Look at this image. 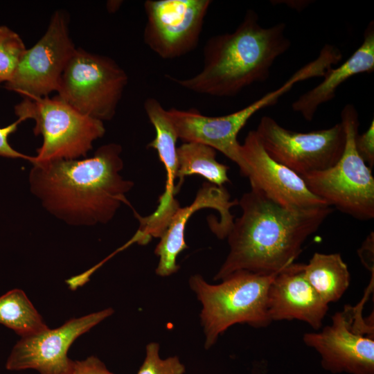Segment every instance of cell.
<instances>
[{"instance_id": "cell-21", "label": "cell", "mask_w": 374, "mask_h": 374, "mask_svg": "<svg viewBox=\"0 0 374 374\" xmlns=\"http://www.w3.org/2000/svg\"><path fill=\"white\" fill-rule=\"evenodd\" d=\"M0 323L21 337L48 328L25 292L19 289L11 290L0 296Z\"/></svg>"}, {"instance_id": "cell-15", "label": "cell", "mask_w": 374, "mask_h": 374, "mask_svg": "<svg viewBox=\"0 0 374 374\" xmlns=\"http://www.w3.org/2000/svg\"><path fill=\"white\" fill-rule=\"evenodd\" d=\"M236 205H238V200L231 201L226 188L207 181L203 183L193 202L176 211L160 237V241L154 249V253L159 258L156 274L166 277L179 269L177 259L179 254L188 247L184 239V232L186 224L193 213L202 208L216 210L220 214V220L208 217V225L218 238L224 239L226 238L234 221L230 209Z\"/></svg>"}, {"instance_id": "cell-3", "label": "cell", "mask_w": 374, "mask_h": 374, "mask_svg": "<svg viewBox=\"0 0 374 374\" xmlns=\"http://www.w3.org/2000/svg\"><path fill=\"white\" fill-rule=\"evenodd\" d=\"M257 13L248 10L232 33L211 37L203 50V66L186 79L171 80L199 94L233 97L244 88L268 79L276 60L290 47L286 25L263 27Z\"/></svg>"}, {"instance_id": "cell-13", "label": "cell", "mask_w": 374, "mask_h": 374, "mask_svg": "<svg viewBox=\"0 0 374 374\" xmlns=\"http://www.w3.org/2000/svg\"><path fill=\"white\" fill-rule=\"evenodd\" d=\"M285 92V88L280 86L248 106L221 116H207L195 109L170 108L168 114L178 139L184 143H199L211 147L233 161L240 170L242 162L238 141L240 131L253 115L276 103Z\"/></svg>"}, {"instance_id": "cell-7", "label": "cell", "mask_w": 374, "mask_h": 374, "mask_svg": "<svg viewBox=\"0 0 374 374\" xmlns=\"http://www.w3.org/2000/svg\"><path fill=\"white\" fill-rule=\"evenodd\" d=\"M127 81V73L114 60L76 48L56 96L80 113L103 122L114 116Z\"/></svg>"}, {"instance_id": "cell-18", "label": "cell", "mask_w": 374, "mask_h": 374, "mask_svg": "<svg viewBox=\"0 0 374 374\" xmlns=\"http://www.w3.org/2000/svg\"><path fill=\"white\" fill-rule=\"evenodd\" d=\"M144 109L153 125L156 135L148 145L157 150L160 161L166 171L164 192L159 196L158 206L152 213L154 217L161 221H169L179 208V203L175 195V181L177 179L178 136L175 127L160 102L154 98H148L144 102Z\"/></svg>"}, {"instance_id": "cell-26", "label": "cell", "mask_w": 374, "mask_h": 374, "mask_svg": "<svg viewBox=\"0 0 374 374\" xmlns=\"http://www.w3.org/2000/svg\"><path fill=\"white\" fill-rule=\"evenodd\" d=\"M70 374H114L109 371L105 364L95 356L83 360L72 361Z\"/></svg>"}, {"instance_id": "cell-2", "label": "cell", "mask_w": 374, "mask_h": 374, "mask_svg": "<svg viewBox=\"0 0 374 374\" xmlns=\"http://www.w3.org/2000/svg\"><path fill=\"white\" fill-rule=\"evenodd\" d=\"M238 205L242 214L226 236L229 251L215 280L239 270L278 273L294 262L305 241L333 211L330 206L290 210L251 187Z\"/></svg>"}, {"instance_id": "cell-20", "label": "cell", "mask_w": 374, "mask_h": 374, "mask_svg": "<svg viewBox=\"0 0 374 374\" xmlns=\"http://www.w3.org/2000/svg\"><path fill=\"white\" fill-rule=\"evenodd\" d=\"M216 155L215 149L199 143H183L177 147L176 193L179 191L185 177L190 175H199L207 182L218 186L230 182L229 166L218 162Z\"/></svg>"}, {"instance_id": "cell-23", "label": "cell", "mask_w": 374, "mask_h": 374, "mask_svg": "<svg viewBox=\"0 0 374 374\" xmlns=\"http://www.w3.org/2000/svg\"><path fill=\"white\" fill-rule=\"evenodd\" d=\"M160 346L157 342H150L145 348V357L136 374H184L186 367L178 356L166 359L159 355Z\"/></svg>"}, {"instance_id": "cell-25", "label": "cell", "mask_w": 374, "mask_h": 374, "mask_svg": "<svg viewBox=\"0 0 374 374\" xmlns=\"http://www.w3.org/2000/svg\"><path fill=\"white\" fill-rule=\"evenodd\" d=\"M21 122L17 120L14 123L0 127V157L10 159H21L30 161L32 157L26 155L15 150L9 143L8 138L10 134L14 133Z\"/></svg>"}, {"instance_id": "cell-9", "label": "cell", "mask_w": 374, "mask_h": 374, "mask_svg": "<svg viewBox=\"0 0 374 374\" xmlns=\"http://www.w3.org/2000/svg\"><path fill=\"white\" fill-rule=\"evenodd\" d=\"M67 15L55 11L45 33L26 48L6 89L23 98H42L57 91L64 70L76 48L69 35Z\"/></svg>"}, {"instance_id": "cell-1", "label": "cell", "mask_w": 374, "mask_h": 374, "mask_svg": "<svg viewBox=\"0 0 374 374\" xmlns=\"http://www.w3.org/2000/svg\"><path fill=\"white\" fill-rule=\"evenodd\" d=\"M122 147L100 146L93 157L33 163L29 173L30 192L51 214L73 226L109 222L134 183L120 174Z\"/></svg>"}, {"instance_id": "cell-10", "label": "cell", "mask_w": 374, "mask_h": 374, "mask_svg": "<svg viewBox=\"0 0 374 374\" xmlns=\"http://www.w3.org/2000/svg\"><path fill=\"white\" fill-rule=\"evenodd\" d=\"M304 343L321 355L324 368L333 372L373 374V324L367 323L362 310L346 306L336 312L330 325L319 332H307Z\"/></svg>"}, {"instance_id": "cell-24", "label": "cell", "mask_w": 374, "mask_h": 374, "mask_svg": "<svg viewBox=\"0 0 374 374\" xmlns=\"http://www.w3.org/2000/svg\"><path fill=\"white\" fill-rule=\"evenodd\" d=\"M355 148L359 157L366 164L373 168L374 166V121L372 120L368 128L362 134H357Z\"/></svg>"}, {"instance_id": "cell-22", "label": "cell", "mask_w": 374, "mask_h": 374, "mask_svg": "<svg viewBox=\"0 0 374 374\" xmlns=\"http://www.w3.org/2000/svg\"><path fill=\"white\" fill-rule=\"evenodd\" d=\"M26 50L21 37L7 26L0 25V83L12 77Z\"/></svg>"}, {"instance_id": "cell-8", "label": "cell", "mask_w": 374, "mask_h": 374, "mask_svg": "<svg viewBox=\"0 0 374 374\" xmlns=\"http://www.w3.org/2000/svg\"><path fill=\"white\" fill-rule=\"evenodd\" d=\"M256 132L268 154L300 176L333 166L345 145V132L341 123L327 129L299 132L286 129L273 118L265 116Z\"/></svg>"}, {"instance_id": "cell-11", "label": "cell", "mask_w": 374, "mask_h": 374, "mask_svg": "<svg viewBox=\"0 0 374 374\" xmlns=\"http://www.w3.org/2000/svg\"><path fill=\"white\" fill-rule=\"evenodd\" d=\"M210 0H148L144 42L163 59L179 57L197 46Z\"/></svg>"}, {"instance_id": "cell-5", "label": "cell", "mask_w": 374, "mask_h": 374, "mask_svg": "<svg viewBox=\"0 0 374 374\" xmlns=\"http://www.w3.org/2000/svg\"><path fill=\"white\" fill-rule=\"evenodd\" d=\"M340 123L345 145L339 161L326 170L301 177L308 189L328 206L357 220H370L374 217V177L355 148L359 121L353 104L343 107Z\"/></svg>"}, {"instance_id": "cell-16", "label": "cell", "mask_w": 374, "mask_h": 374, "mask_svg": "<svg viewBox=\"0 0 374 374\" xmlns=\"http://www.w3.org/2000/svg\"><path fill=\"white\" fill-rule=\"evenodd\" d=\"M304 265L293 262L277 273L268 290L267 314L271 322L296 319L319 330L328 305L306 279Z\"/></svg>"}, {"instance_id": "cell-17", "label": "cell", "mask_w": 374, "mask_h": 374, "mask_svg": "<svg viewBox=\"0 0 374 374\" xmlns=\"http://www.w3.org/2000/svg\"><path fill=\"white\" fill-rule=\"evenodd\" d=\"M374 71V21L367 25L364 39L358 48L344 63L335 69H328L323 80L316 87L300 96L292 103V108L311 121L321 105L335 96L338 87L350 77Z\"/></svg>"}, {"instance_id": "cell-12", "label": "cell", "mask_w": 374, "mask_h": 374, "mask_svg": "<svg viewBox=\"0 0 374 374\" xmlns=\"http://www.w3.org/2000/svg\"><path fill=\"white\" fill-rule=\"evenodd\" d=\"M114 313L105 309L67 321L59 328H48L21 337L6 363L8 371L33 369L39 374H70L72 361L67 356L73 342Z\"/></svg>"}, {"instance_id": "cell-4", "label": "cell", "mask_w": 374, "mask_h": 374, "mask_svg": "<svg viewBox=\"0 0 374 374\" xmlns=\"http://www.w3.org/2000/svg\"><path fill=\"white\" fill-rule=\"evenodd\" d=\"M276 274L239 270L215 285L206 282L200 274L190 277V288L202 305L199 317L205 349L213 346L233 325L246 323L262 328L271 322L267 314V294Z\"/></svg>"}, {"instance_id": "cell-14", "label": "cell", "mask_w": 374, "mask_h": 374, "mask_svg": "<svg viewBox=\"0 0 374 374\" xmlns=\"http://www.w3.org/2000/svg\"><path fill=\"white\" fill-rule=\"evenodd\" d=\"M240 174L249 179L251 187L279 205L290 210L328 206L308 189L300 175L268 154L256 130L249 131L240 144Z\"/></svg>"}, {"instance_id": "cell-27", "label": "cell", "mask_w": 374, "mask_h": 374, "mask_svg": "<svg viewBox=\"0 0 374 374\" xmlns=\"http://www.w3.org/2000/svg\"><path fill=\"white\" fill-rule=\"evenodd\" d=\"M373 232L367 236L362 247L359 250V255L365 266L370 270L373 269Z\"/></svg>"}, {"instance_id": "cell-6", "label": "cell", "mask_w": 374, "mask_h": 374, "mask_svg": "<svg viewBox=\"0 0 374 374\" xmlns=\"http://www.w3.org/2000/svg\"><path fill=\"white\" fill-rule=\"evenodd\" d=\"M14 112L21 122L34 121L35 135L42 136L30 163L84 158L105 133L103 122L80 113L57 96L23 98Z\"/></svg>"}, {"instance_id": "cell-19", "label": "cell", "mask_w": 374, "mask_h": 374, "mask_svg": "<svg viewBox=\"0 0 374 374\" xmlns=\"http://www.w3.org/2000/svg\"><path fill=\"white\" fill-rule=\"evenodd\" d=\"M304 274L328 305L337 301L348 288L350 275L340 253L315 252L304 265Z\"/></svg>"}]
</instances>
